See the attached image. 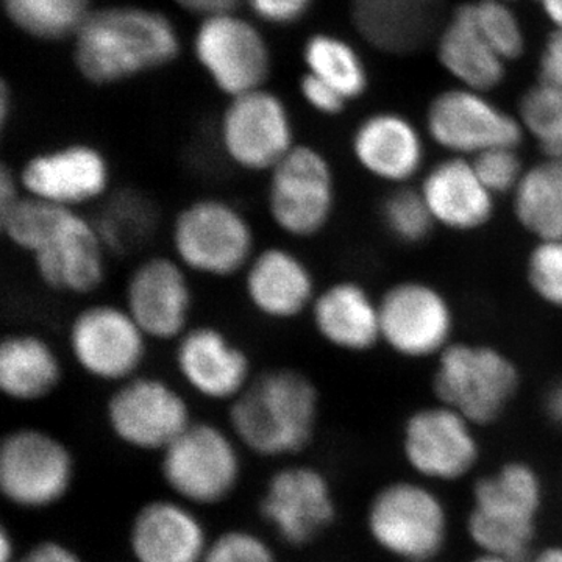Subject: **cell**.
Instances as JSON below:
<instances>
[{
	"label": "cell",
	"mask_w": 562,
	"mask_h": 562,
	"mask_svg": "<svg viewBox=\"0 0 562 562\" xmlns=\"http://www.w3.org/2000/svg\"><path fill=\"white\" fill-rule=\"evenodd\" d=\"M0 232L11 249L31 261L44 290L90 301L109 279L111 258L94 217L22 195L0 211Z\"/></svg>",
	"instance_id": "1"
},
{
	"label": "cell",
	"mask_w": 562,
	"mask_h": 562,
	"mask_svg": "<svg viewBox=\"0 0 562 562\" xmlns=\"http://www.w3.org/2000/svg\"><path fill=\"white\" fill-rule=\"evenodd\" d=\"M319 414L321 394L312 376L294 366H271L257 371L228 405V427L255 454L291 457L313 442Z\"/></svg>",
	"instance_id": "2"
},
{
	"label": "cell",
	"mask_w": 562,
	"mask_h": 562,
	"mask_svg": "<svg viewBox=\"0 0 562 562\" xmlns=\"http://www.w3.org/2000/svg\"><path fill=\"white\" fill-rule=\"evenodd\" d=\"M74 36L77 68L94 85L160 68L180 50L172 22L158 11L136 7L91 11Z\"/></svg>",
	"instance_id": "3"
},
{
	"label": "cell",
	"mask_w": 562,
	"mask_h": 562,
	"mask_svg": "<svg viewBox=\"0 0 562 562\" xmlns=\"http://www.w3.org/2000/svg\"><path fill=\"white\" fill-rule=\"evenodd\" d=\"M169 254L194 279L231 281L260 249L249 214L232 199L202 194L184 202L168 225Z\"/></svg>",
	"instance_id": "4"
},
{
	"label": "cell",
	"mask_w": 562,
	"mask_h": 562,
	"mask_svg": "<svg viewBox=\"0 0 562 562\" xmlns=\"http://www.w3.org/2000/svg\"><path fill=\"white\" fill-rule=\"evenodd\" d=\"M543 501L538 472L512 461L483 476L472 490L468 535L480 552L524 562L530 558Z\"/></svg>",
	"instance_id": "5"
},
{
	"label": "cell",
	"mask_w": 562,
	"mask_h": 562,
	"mask_svg": "<svg viewBox=\"0 0 562 562\" xmlns=\"http://www.w3.org/2000/svg\"><path fill=\"white\" fill-rule=\"evenodd\" d=\"M262 203L269 224L283 239L313 241L330 227L338 206L330 158L313 144H295L265 177Z\"/></svg>",
	"instance_id": "6"
},
{
	"label": "cell",
	"mask_w": 562,
	"mask_h": 562,
	"mask_svg": "<svg viewBox=\"0 0 562 562\" xmlns=\"http://www.w3.org/2000/svg\"><path fill=\"white\" fill-rule=\"evenodd\" d=\"M154 344L122 302L90 299L65 327L68 360L92 382L117 386L146 371Z\"/></svg>",
	"instance_id": "7"
},
{
	"label": "cell",
	"mask_w": 562,
	"mask_h": 562,
	"mask_svg": "<svg viewBox=\"0 0 562 562\" xmlns=\"http://www.w3.org/2000/svg\"><path fill=\"white\" fill-rule=\"evenodd\" d=\"M436 360V398L475 427L501 419L519 391L516 362L486 344L453 342Z\"/></svg>",
	"instance_id": "8"
},
{
	"label": "cell",
	"mask_w": 562,
	"mask_h": 562,
	"mask_svg": "<svg viewBox=\"0 0 562 562\" xmlns=\"http://www.w3.org/2000/svg\"><path fill=\"white\" fill-rule=\"evenodd\" d=\"M297 143L290 109L266 88L232 98L217 122L222 160L246 176L265 179Z\"/></svg>",
	"instance_id": "9"
},
{
	"label": "cell",
	"mask_w": 562,
	"mask_h": 562,
	"mask_svg": "<svg viewBox=\"0 0 562 562\" xmlns=\"http://www.w3.org/2000/svg\"><path fill=\"white\" fill-rule=\"evenodd\" d=\"M372 541L403 562H431L449 539V514L439 495L425 484H386L369 505Z\"/></svg>",
	"instance_id": "10"
},
{
	"label": "cell",
	"mask_w": 562,
	"mask_h": 562,
	"mask_svg": "<svg viewBox=\"0 0 562 562\" xmlns=\"http://www.w3.org/2000/svg\"><path fill=\"white\" fill-rule=\"evenodd\" d=\"M22 191L60 209L90 211L114 191V171L101 147L85 140L58 144L16 165Z\"/></svg>",
	"instance_id": "11"
},
{
	"label": "cell",
	"mask_w": 562,
	"mask_h": 562,
	"mask_svg": "<svg viewBox=\"0 0 562 562\" xmlns=\"http://www.w3.org/2000/svg\"><path fill=\"white\" fill-rule=\"evenodd\" d=\"M105 420L117 441L144 452L168 449L194 422L183 390L147 371L111 387Z\"/></svg>",
	"instance_id": "12"
},
{
	"label": "cell",
	"mask_w": 562,
	"mask_h": 562,
	"mask_svg": "<svg viewBox=\"0 0 562 562\" xmlns=\"http://www.w3.org/2000/svg\"><path fill=\"white\" fill-rule=\"evenodd\" d=\"M194 277L171 254H146L133 265L122 305L151 344L172 346L194 324Z\"/></svg>",
	"instance_id": "13"
},
{
	"label": "cell",
	"mask_w": 562,
	"mask_h": 562,
	"mask_svg": "<svg viewBox=\"0 0 562 562\" xmlns=\"http://www.w3.org/2000/svg\"><path fill=\"white\" fill-rule=\"evenodd\" d=\"M425 135L452 157L473 160L498 147H519L525 132L517 114L492 101L490 92L453 87L428 105Z\"/></svg>",
	"instance_id": "14"
},
{
	"label": "cell",
	"mask_w": 562,
	"mask_h": 562,
	"mask_svg": "<svg viewBox=\"0 0 562 562\" xmlns=\"http://www.w3.org/2000/svg\"><path fill=\"white\" fill-rule=\"evenodd\" d=\"M235 441L232 431L213 422H192L162 450V480L184 502L216 505L225 501L241 472Z\"/></svg>",
	"instance_id": "15"
},
{
	"label": "cell",
	"mask_w": 562,
	"mask_h": 562,
	"mask_svg": "<svg viewBox=\"0 0 562 562\" xmlns=\"http://www.w3.org/2000/svg\"><path fill=\"white\" fill-rule=\"evenodd\" d=\"M72 476V454L49 431L14 428L0 443V490L20 508H49L60 502Z\"/></svg>",
	"instance_id": "16"
},
{
	"label": "cell",
	"mask_w": 562,
	"mask_h": 562,
	"mask_svg": "<svg viewBox=\"0 0 562 562\" xmlns=\"http://www.w3.org/2000/svg\"><path fill=\"white\" fill-rule=\"evenodd\" d=\"M379 302L382 344L398 357L438 358L452 346L453 306L439 288L422 280L398 281Z\"/></svg>",
	"instance_id": "17"
},
{
	"label": "cell",
	"mask_w": 562,
	"mask_h": 562,
	"mask_svg": "<svg viewBox=\"0 0 562 562\" xmlns=\"http://www.w3.org/2000/svg\"><path fill=\"white\" fill-rule=\"evenodd\" d=\"M171 347L181 386L206 402L231 405L257 373L247 347L213 322H194Z\"/></svg>",
	"instance_id": "18"
},
{
	"label": "cell",
	"mask_w": 562,
	"mask_h": 562,
	"mask_svg": "<svg viewBox=\"0 0 562 562\" xmlns=\"http://www.w3.org/2000/svg\"><path fill=\"white\" fill-rule=\"evenodd\" d=\"M239 281L250 312L277 325L308 317L321 288L310 262L288 243L260 246Z\"/></svg>",
	"instance_id": "19"
},
{
	"label": "cell",
	"mask_w": 562,
	"mask_h": 562,
	"mask_svg": "<svg viewBox=\"0 0 562 562\" xmlns=\"http://www.w3.org/2000/svg\"><path fill=\"white\" fill-rule=\"evenodd\" d=\"M475 425L436 403L417 409L405 422L403 457L422 479L457 482L473 471L480 458Z\"/></svg>",
	"instance_id": "20"
},
{
	"label": "cell",
	"mask_w": 562,
	"mask_h": 562,
	"mask_svg": "<svg viewBox=\"0 0 562 562\" xmlns=\"http://www.w3.org/2000/svg\"><path fill=\"white\" fill-rule=\"evenodd\" d=\"M194 52L217 90L228 99L265 88L271 70L261 33L233 11L203 18L194 36Z\"/></svg>",
	"instance_id": "21"
},
{
	"label": "cell",
	"mask_w": 562,
	"mask_h": 562,
	"mask_svg": "<svg viewBox=\"0 0 562 562\" xmlns=\"http://www.w3.org/2000/svg\"><path fill=\"white\" fill-rule=\"evenodd\" d=\"M260 513L292 547L308 546L331 527L336 505L327 476L310 465H290L273 473Z\"/></svg>",
	"instance_id": "22"
},
{
	"label": "cell",
	"mask_w": 562,
	"mask_h": 562,
	"mask_svg": "<svg viewBox=\"0 0 562 562\" xmlns=\"http://www.w3.org/2000/svg\"><path fill=\"white\" fill-rule=\"evenodd\" d=\"M427 138L403 114L376 111L351 133V157L372 179L394 188L409 187L427 171Z\"/></svg>",
	"instance_id": "23"
},
{
	"label": "cell",
	"mask_w": 562,
	"mask_h": 562,
	"mask_svg": "<svg viewBox=\"0 0 562 562\" xmlns=\"http://www.w3.org/2000/svg\"><path fill=\"white\" fill-rule=\"evenodd\" d=\"M419 191L435 224L458 233L476 232L490 224L495 199L469 158L435 162L420 177Z\"/></svg>",
	"instance_id": "24"
},
{
	"label": "cell",
	"mask_w": 562,
	"mask_h": 562,
	"mask_svg": "<svg viewBox=\"0 0 562 562\" xmlns=\"http://www.w3.org/2000/svg\"><path fill=\"white\" fill-rule=\"evenodd\" d=\"M308 321L322 342L344 353H366L382 344L379 299L357 280L319 288Z\"/></svg>",
	"instance_id": "25"
},
{
	"label": "cell",
	"mask_w": 562,
	"mask_h": 562,
	"mask_svg": "<svg viewBox=\"0 0 562 562\" xmlns=\"http://www.w3.org/2000/svg\"><path fill=\"white\" fill-rule=\"evenodd\" d=\"M65 380V357L43 333L20 328L0 341V392L14 403L49 398Z\"/></svg>",
	"instance_id": "26"
},
{
	"label": "cell",
	"mask_w": 562,
	"mask_h": 562,
	"mask_svg": "<svg viewBox=\"0 0 562 562\" xmlns=\"http://www.w3.org/2000/svg\"><path fill=\"white\" fill-rule=\"evenodd\" d=\"M131 549L136 562H202L209 546L201 520L190 509L155 501L133 519Z\"/></svg>",
	"instance_id": "27"
},
{
	"label": "cell",
	"mask_w": 562,
	"mask_h": 562,
	"mask_svg": "<svg viewBox=\"0 0 562 562\" xmlns=\"http://www.w3.org/2000/svg\"><path fill=\"white\" fill-rule=\"evenodd\" d=\"M436 54L457 87L491 92L506 77V63L473 20L471 2L461 3L439 29Z\"/></svg>",
	"instance_id": "28"
},
{
	"label": "cell",
	"mask_w": 562,
	"mask_h": 562,
	"mask_svg": "<svg viewBox=\"0 0 562 562\" xmlns=\"http://www.w3.org/2000/svg\"><path fill=\"white\" fill-rule=\"evenodd\" d=\"M442 5L443 0H351V16L376 49L405 54L430 38Z\"/></svg>",
	"instance_id": "29"
},
{
	"label": "cell",
	"mask_w": 562,
	"mask_h": 562,
	"mask_svg": "<svg viewBox=\"0 0 562 562\" xmlns=\"http://www.w3.org/2000/svg\"><path fill=\"white\" fill-rule=\"evenodd\" d=\"M91 214L111 258L143 257L161 228L157 202L139 188H114Z\"/></svg>",
	"instance_id": "30"
},
{
	"label": "cell",
	"mask_w": 562,
	"mask_h": 562,
	"mask_svg": "<svg viewBox=\"0 0 562 562\" xmlns=\"http://www.w3.org/2000/svg\"><path fill=\"white\" fill-rule=\"evenodd\" d=\"M512 198L514 216L536 241L562 239V160L528 166Z\"/></svg>",
	"instance_id": "31"
},
{
	"label": "cell",
	"mask_w": 562,
	"mask_h": 562,
	"mask_svg": "<svg viewBox=\"0 0 562 562\" xmlns=\"http://www.w3.org/2000/svg\"><path fill=\"white\" fill-rule=\"evenodd\" d=\"M303 57L308 72L341 92L347 101L361 98L368 90L369 74L364 61L346 40L328 33L314 35L306 43Z\"/></svg>",
	"instance_id": "32"
},
{
	"label": "cell",
	"mask_w": 562,
	"mask_h": 562,
	"mask_svg": "<svg viewBox=\"0 0 562 562\" xmlns=\"http://www.w3.org/2000/svg\"><path fill=\"white\" fill-rule=\"evenodd\" d=\"M7 16L29 35L58 40L76 35L91 13L90 0H2Z\"/></svg>",
	"instance_id": "33"
},
{
	"label": "cell",
	"mask_w": 562,
	"mask_h": 562,
	"mask_svg": "<svg viewBox=\"0 0 562 562\" xmlns=\"http://www.w3.org/2000/svg\"><path fill=\"white\" fill-rule=\"evenodd\" d=\"M525 135L531 136L543 158L562 160V92L538 81L528 88L517 111Z\"/></svg>",
	"instance_id": "34"
},
{
	"label": "cell",
	"mask_w": 562,
	"mask_h": 562,
	"mask_svg": "<svg viewBox=\"0 0 562 562\" xmlns=\"http://www.w3.org/2000/svg\"><path fill=\"white\" fill-rule=\"evenodd\" d=\"M380 217L392 238L405 246L424 243L436 227L419 188H394L382 202Z\"/></svg>",
	"instance_id": "35"
},
{
	"label": "cell",
	"mask_w": 562,
	"mask_h": 562,
	"mask_svg": "<svg viewBox=\"0 0 562 562\" xmlns=\"http://www.w3.org/2000/svg\"><path fill=\"white\" fill-rule=\"evenodd\" d=\"M473 20L487 43L506 63L522 57L527 49L522 21L509 0H475L471 2Z\"/></svg>",
	"instance_id": "36"
},
{
	"label": "cell",
	"mask_w": 562,
	"mask_h": 562,
	"mask_svg": "<svg viewBox=\"0 0 562 562\" xmlns=\"http://www.w3.org/2000/svg\"><path fill=\"white\" fill-rule=\"evenodd\" d=\"M527 283L539 301L562 312V239L536 241L527 258Z\"/></svg>",
	"instance_id": "37"
},
{
	"label": "cell",
	"mask_w": 562,
	"mask_h": 562,
	"mask_svg": "<svg viewBox=\"0 0 562 562\" xmlns=\"http://www.w3.org/2000/svg\"><path fill=\"white\" fill-rule=\"evenodd\" d=\"M472 161L480 179L494 195H512L528 168L524 165L517 147L487 150Z\"/></svg>",
	"instance_id": "38"
},
{
	"label": "cell",
	"mask_w": 562,
	"mask_h": 562,
	"mask_svg": "<svg viewBox=\"0 0 562 562\" xmlns=\"http://www.w3.org/2000/svg\"><path fill=\"white\" fill-rule=\"evenodd\" d=\"M202 562H277L271 547L249 531H227L209 549Z\"/></svg>",
	"instance_id": "39"
},
{
	"label": "cell",
	"mask_w": 562,
	"mask_h": 562,
	"mask_svg": "<svg viewBox=\"0 0 562 562\" xmlns=\"http://www.w3.org/2000/svg\"><path fill=\"white\" fill-rule=\"evenodd\" d=\"M301 94L310 109L324 116H338L349 103L341 92L310 72L301 80Z\"/></svg>",
	"instance_id": "40"
},
{
	"label": "cell",
	"mask_w": 562,
	"mask_h": 562,
	"mask_svg": "<svg viewBox=\"0 0 562 562\" xmlns=\"http://www.w3.org/2000/svg\"><path fill=\"white\" fill-rule=\"evenodd\" d=\"M251 10L262 21L271 24H291L301 20L313 0H247Z\"/></svg>",
	"instance_id": "41"
},
{
	"label": "cell",
	"mask_w": 562,
	"mask_h": 562,
	"mask_svg": "<svg viewBox=\"0 0 562 562\" xmlns=\"http://www.w3.org/2000/svg\"><path fill=\"white\" fill-rule=\"evenodd\" d=\"M539 80L562 92V32L553 31L547 36L539 55Z\"/></svg>",
	"instance_id": "42"
},
{
	"label": "cell",
	"mask_w": 562,
	"mask_h": 562,
	"mask_svg": "<svg viewBox=\"0 0 562 562\" xmlns=\"http://www.w3.org/2000/svg\"><path fill=\"white\" fill-rule=\"evenodd\" d=\"M14 562H81L79 554L60 542L44 541Z\"/></svg>",
	"instance_id": "43"
},
{
	"label": "cell",
	"mask_w": 562,
	"mask_h": 562,
	"mask_svg": "<svg viewBox=\"0 0 562 562\" xmlns=\"http://www.w3.org/2000/svg\"><path fill=\"white\" fill-rule=\"evenodd\" d=\"M173 2L179 3L184 10L206 18L213 14L231 13L243 0H173Z\"/></svg>",
	"instance_id": "44"
},
{
	"label": "cell",
	"mask_w": 562,
	"mask_h": 562,
	"mask_svg": "<svg viewBox=\"0 0 562 562\" xmlns=\"http://www.w3.org/2000/svg\"><path fill=\"white\" fill-rule=\"evenodd\" d=\"M542 408L550 424L562 430V379L547 387L542 397Z\"/></svg>",
	"instance_id": "45"
},
{
	"label": "cell",
	"mask_w": 562,
	"mask_h": 562,
	"mask_svg": "<svg viewBox=\"0 0 562 562\" xmlns=\"http://www.w3.org/2000/svg\"><path fill=\"white\" fill-rule=\"evenodd\" d=\"M547 20L552 22L554 31L562 32V0H539Z\"/></svg>",
	"instance_id": "46"
},
{
	"label": "cell",
	"mask_w": 562,
	"mask_h": 562,
	"mask_svg": "<svg viewBox=\"0 0 562 562\" xmlns=\"http://www.w3.org/2000/svg\"><path fill=\"white\" fill-rule=\"evenodd\" d=\"M14 547L9 532L3 528L0 532V562H14Z\"/></svg>",
	"instance_id": "47"
},
{
	"label": "cell",
	"mask_w": 562,
	"mask_h": 562,
	"mask_svg": "<svg viewBox=\"0 0 562 562\" xmlns=\"http://www.w3.org/2000/svg\"><path fill=\"white\" fill-rule=\"evenodd\" d=\"M532 562H562V546H550L532 558Z\"/></svg>",
	"instance_id": "48"
},
{
	"label": "cell",
	"mask_w": 562,
	"mask_h": 562,
	"mask_svg": "<svg viewBox=\"0 0 562 562\" xmlns=\"http://www.w3.org/2000/svg\"><path fill=\"white\" fill-rule=\"evenodd\" d=\"M10 111L11 94L9 87H7V85H2V92H0V122H2V127H5L7 122H9Z\"/></svg>",
	"instance_id": "49"
},
{
	"label": "cell",
	"mask_w": 562,
	"mask_h": 562,
	"mask_svg": "<svg viewBox=\"0 0 562 562\" xmlns=\"http://www.w3.org/2000/svg\"><path fill=\"white\" fill-rule=\"evenodd\" d=\"M471 562H514L509 560H505V558L501 557H492V554L480 553L479 557L473 558Z\"/></svg>",
	"instance_id": "50"
},
{
	"label": "cell",
	"mask_w": 562,
	"mask_h": 562,
	"mask_svg": "<svg viewBox=\"0 0 562 562\" xmlns=\"http://www.w3.org/2000/svg\"><path fill=\"white\" fill-rule=\"evenodd\" d=\"M509 2H512V0H509Z\"/></svg>",
	"instance_id": "51"
},
{
	"label": "cell",
	"mask_w": 562,
	"mask_h": 562,
	"mask_svg": "<svg viewBox=\"0 0 562 562\" xmlns=\"http://www.w3.org/2000/svg\"><path fill=\"white\" fill-rule=\"evenodd\" d=\"M432 562V561H431Z\"/></svg>",
	"instance_id": "52"
}]
</instances>
